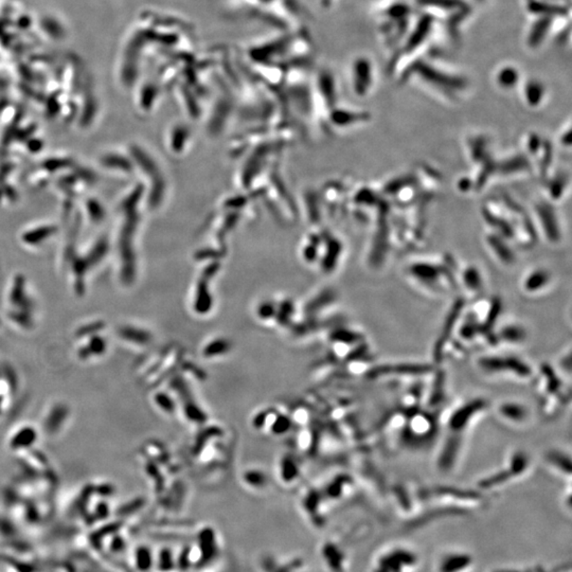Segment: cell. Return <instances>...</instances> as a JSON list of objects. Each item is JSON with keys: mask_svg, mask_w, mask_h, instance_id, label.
Wrapping results in <instances>:
<instances>
[{"mask_svg": "<svg viewBox=\"0 0 572 572\" xmlns=\"http://www.w3.org/2000/svg\"><path fill=\"white\" fill-rule=\"evenodd\" d=\"M464 284L470 292L478 293L481 291L482 282L479 272L474 268H469L464 274Z\"/></svg>", "mask_w": 572, "mask_h": 572, "instance_id": "14", "label": "cell"}, {"mask_svg": "<svg viewBox=\"0 0 572 572\" xmlns=\"http://www.w3.org/2000/svg\"><path fill=\"white\" fill-rule=\"evenodd\" d=\"M490 408L494 411L498 422L510 428H525L529 426L532 421L533 415L530 407L522 401L508 399L500 401Z\"/></svg>", "mask_w": 572, "mask_h": 572, "instance_id": "6", "label": "cell"}, {"mask_svg": "<svg viewBox=\"0 0 572 572\" xmlns=\"http://www.w3.org/2000/svg\"><path fill=\"white\" fill-rule=\"evenodd\" d=\"M543 95V88L539 83L531 82L529 83L526 88L527 101L532 107H536L537 104L541 102V98Z\"/></svg>", "mask_w": 572, "mask_h": 572, "instance_id": "15", "label": "cell"}, {"mask_svg": "<svg viewBox=\"0 0 572 572\" xmlns=\"http://www.w3.org/2000/svg\"><path fill=\"white\" fill-rule=\"evenodd\" d=\"M435 367L433 364L422 362H394L382 364L373 368L372 376L376 378H423L435 373Z\"/></svg>", "mask_w": 572, "mask_h": 572, "instance_id": "7", "label": "cell"}, {"mask_svg": "<svg viewBox=\"0 0 572 572\" xmlns=\"http://www.w3.org/2000/svg\"><path fill=\"white\" fill-rule=\"evenodd\" d=\"M533 467L534 460L528 451L514 449L509 454L500 467L478 480L477 488L484 494L498 492L530 476Z\"/></svg>", "mask_w": 572, "mask_h": 572, "instance_id": "3", "label": "cell"}, {"mask_svg": "<svg viewBox=\"0 0 572 572\" xmlns=\"http://www.w3.org/2000/svg\"><path fill=\"white\" fill-rule=\"evenodd\" d=\"M475 569V557L462 549L441 551L433 562V572H474Z\"/></svg>", "mask_w": 572, "mask_h": 572, "instance_id": "8", "label": "cell"}, {"mask_svg": "<svg viewBox=\"0 0 572 572\" xmlns=\"http://www.w3.org/2000/svg\"><path fill=\"white\" fill-rule=\"evenodd\" d=\"M553 366H555L557 372H559L567 382H570V380H571L572 371V353L571 345H570V343H568L567 347L564 348L563 351L559 353V357H557L555 365Z\"/></svg>", "mask_w": 572, "mask_h": 572, "instance_id": "12", "label": "cell"}, {"mask_svg": "<svg viewBox=\"0 0 572 572\" xmlns=\"http://www.w3.org/2000/svg\"><path fill=\"white\" fill-rule=\"evenodd\" d=\"M412 272H410L415 278L419 279V281L423 284L427 285L429 288H435L437 285L438 279H439L440 272L437 268L431 265H425V264H420V265H415L411 268Z\"/></svg>", "mask_w": 572, "mask_h": 572, "instance_id": "11", "label": "cell"}, {"mask_svg": "<svg viewBox=\"0 0 572 572\" xmlns=\"http://www.w3.org/2000/svg\"><path fill=\"white\" fill-rule=\"evenodd\" d=\"M477 371L488 380L512 382H531L535 368L524 358L510 350L480 354L475 358Z\"/></svg>", "mask_w": 572, "mask_h": 572, "instance_id": "1", "label": "cell"}, {"mask_svg": "<svg viewBox=\"0 0 572 572\" xmlns=\"http://www.w3.org/2000/svg\"><path fill=\"white\" fill-rule=\"evenodd\" d=\"M549 277L548 274L545 272H535L533 274L529 275L528 278L526 279L524 288L525 291L529 294H535V293L541 292L543 290L546 285L548 284Z\"/></svg>", "mask_w": 572, "mask_h": 572, "instance_id": "13", "label": "cell"}, {"mask_svg": "<svg viewBox=\"0 0 572 572\" xmlns=\"http://www.w3.org/2000/svg\"><path fill=\"white\" fill-rule=\"evenodd\" d=\"M490 572H526V570L515 569V568H513V569L504 568V569L493 570V571Z\"/></svg>", "mask_w": 572, "mask_h": 572, "instance_id": "17", "label": "cell"}, {"mask_svg": "<svg viewBox=\"0 0 572 572\" xmlns=\"http://www.w3.org/2000/svg\"><path fill=\"white\" fill-rule=\"evenodd\" d=\"M421 555L412 546L392 541L376 550L370 562L369 572H418Z\"/></svg>", "mask_w": 572, "mask_h": 572, "instance_id": "4", "label": "cell"}, {"mask_svg": "<svg viewBox=\"0 0 572 572\" xmlns=\"http://www.w3.org/2000/svg\"><path fill=\"white\" fill-rule=\"evenodd\" d=\"M517 80H518L517 71L511 68V67L502 69L498 75V82H500V86L504 87V88H511V87L514 86Z\"/></svg>", "mask_w": 572, "mask_h": 572, "instance_id": "16", "label": "cell"}, {"mask_svg": "<svg viewBox=\"0 0 572 572\" xmlns=\"http://www.w3.org/2000/svg\"><path fill=\"white\" fill-rule=\"evenodd\" d=\"M528 330L517 323H509L495 331L496 347L504 350L517 349L529 343ZM496 349V350H497Z\"/></svg>", "mask_w": 572, "mask_h": 572, "instance_id": "10", "label": "cell"}, {"mask_svg": "<svg viewBox=\"0 0 572 572\" xmlns=\"http://www.w3.org/2000/svg\"><path fill=\"white\" fill-rule=\"evenodd\" d=\"M546 469L566 484H571V454L562 447H550L543 454Z\"/></svg>", "mask_w": 572, "mask_h": 572, "instance_id": "9", "label": "cell"}, {"mask_svg": "<svg viewBox=\"0 0 572 572\" xmlns=\"http://www.w3.org/2000/svg\"><path fill=\"white\" fill-rule=\"evenodd\" d=\"M534 384L541 412L545 419H555L571 399V387L551 364H543L535 369Z\"/></svg>", "mask_w": 572, "mask_h": 572, "instance_id": "2", "label": "cell"}, {"mask_svg": "<svg viewBox=\"0 0 572 572\" xmlns=\"http://www.w3.org/2000/svg\"><path fill=\"white\" fill-rule=\"evenodd\" d=\"M490 409V402L481 396L471 398L456 405L445 415V435L465 443L472 429Z\"/></svg>", "mask_w": 572, "mask_h": 572, "instance_id": "5", "label": "cell"}]
</instances>
